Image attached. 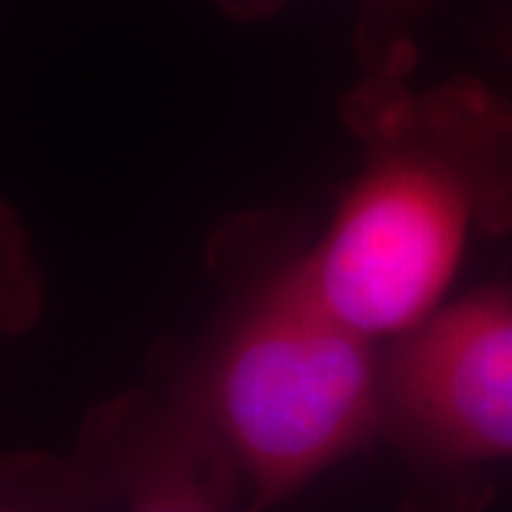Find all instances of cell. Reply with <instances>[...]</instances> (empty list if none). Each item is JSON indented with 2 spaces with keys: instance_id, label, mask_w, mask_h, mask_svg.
I'll use <instances>...</instances> for the list:
<instances>
[{
  "instance_id": "cell-4",
  "label": "cell",
  "mask_w": 512,
  "mask_h": 512,
  "mask_svg": "<svg viewBox=\"0 0 512 512\" xmlns=\"http://www.w3.org/2000/svg\"><path fill=\"white\" fill-rule=\"evenodd\" d=\"M94 507L225 512L231 476L177 387L97 407L69 456Z\"/></svg>"
},
{
  "instance_id": "cell-6",
  "label": "cell",
  "mask_w": 512,
  "mask_h": 512,
  "mask_svg": "<svg viewBox=\"0 0 512 512\" xmlns=\"http://www.w3.org/2000/svg\"><path fill=\"white\" fill-rule=\"evenodd\" d=\"M40 305V274L23 222L0 202V333H26L37 322Z\"/></svg>"
},
{
  "instance_id": "cell-2",
  "label": "cell",
  "mask_w": 512,
  "mask_h": 512,
  "mask_svg": "<svg viewBox=\"0 0 512 512\" xmlns=\"http://www.w3.org/2000/svg\"><path fill=\"white\" fill-rule=\"evenodd\" d=\"M382 348L336 319L296 265L222 325L177 390L231 481L251 487V512L382 436Z\"/></svg>"
},
{
  "instance_id": "cell-3",
  "label": "cell",
  "mask_w": 512,
  "mask_h": 512,
  "mask_svg": "<svg viewBox=\"0 0 512 512\" xmlns=\"http://www.w3.org/2000/svg\"><path fill=\"white\" fill-rule=\"evenodd\" d=\"M382 436L427 478L512 458V285L441 305L382 348Z\"/></svg>"
},
{
  "instance_id": "cell-5",
  "label": "cell",
  "mask_w": 512,
  "mask_h": 512,
  "mask_svg": "<svg viewBox=\"0 0 512 512\" xmlns=\"http://www.w3.org/2000/svg\"><path fill=\"white\" fill-rule=\"evenodd\" d=\"M66 458L15 456L0 461V512H92Z\"/></svg>"
},
{
  "instance_id": "cell-1",
  "label": "cell",
  "mask_w": 512,
  "mask_h": 512,
  "mask_svg": "<svg viewBox=\"0 0 512 512\" xmlns=\"http://www.w3.org/2000/svg\"><path fill=\"white\" fill-rule=\"evenodd\" d=\"M370 66L348 100L365 165L296 268L348 328L387 345L441 308L473 228H512V109L476 80L427 92Z\"/></svg>"
},
{
  "instance_id": "cell-7",
  "label": "cell",
  "mask_w": 512,
  "mask_h": 512,
  "mask_svg": "<svg viewBox=\"0 0 512 512\" xmlns=\"http://www.w3.org/2000/svg\"><path fill=\"white\" fill-rule=\"evenodd\" d=\"M237 15H262L271 12L279 0H222ZM370 20V43H384L393 37V26H402L424 15L430 0H356Z\"/></svg>"
}]
</instances>
